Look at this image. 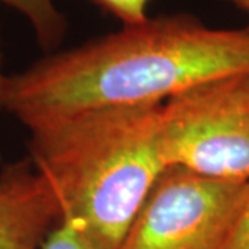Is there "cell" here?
I'll use <instances>...</instances> for the list:
<instances>
[{
  "label": "cell",
  "instance_id": "9c48e42d",
  "mask_svg": "<svg viewBox=\"0 0 249 249\" xmlns=\"http://www.w3.org/2000/svg\"><path fill=\"white\" fill-rule=\"evenodd\" d=\"M229 249H249V196Z\"/></svg>",
  "mask_w": 249,
  "mask_h": 249
},
{
  "label": "cell",
  "instance_id": "ba28073f",
  "mask_svg": "<svg viewBox=\"0 0 249 249\" xmlns=\"http://www.w3.org/2000/svg\"><path fill=\"white\" fill-rule=\"evenodd\" d=\"M42 249H97L71 223L60 222L47 235Z\"/></svg>",
  "mask_w": 249,
  "mask_h": 249
},
{
  "label": "cell",
  "instance_id": "52a82bcc",
  "mask_svg": "<svg viewBox=\"0 0 249 249\" xmlns=\"http://www.w3.org/2000/svg\"><path fill=\"white\" fill-rule=\"evenodd\" d=\"M98 6L107 13L112 14L124 27L139 25L148 19L147 7L150 0H94Z\"/></svg>",
  "mask_w": 249,
  "mask_h": 249
},
{
  "label": "cell",
  "instance_id": "8992f818",
  "mask_svg": "<svg viewBox=\"0 0 249 249\" xmlns=\"http://www.w3.org/2000/svg\"><path fill=\"white\" fill-rule=\"evenodd\" d=\"M0 4L9 6L25 17L37 43L45 50H52L61 43L67 32V21L54 0H0Z\"/></svg>",
  "mask_w": 249,
  "mask_h": 249
},
{
  "label": "cell",
  "instance_id": "7a4b0ae2",
  "mask_svg": "<svg viewBox=\"0 0 249 249\" xmlns=\"http://www.w3.org/2000/svg\"><path fill=\"white\" fill-rule=\"evenodd\" d=\"M162 104L86 109L29 130V160L53 190L60 222L97 249L122 248L165 169Z\"/></svg>",
  "mask_w": 249,
  "mask_h": 249
},
{
  "label": "cell",
  "instance_id": "30bf717a",
  "mask_svg": "<svg viewBox=\"0 0 249 249\" xmlns=\"http://www.w3.org/2000/svg\"><path fill=\"white\" fill-rule=\"evenodd\" d=\"M7 82H9V76L3 71V53H1V45H0V111L4 109V104H6Z\"/></svg>",
  "mask_w": 249,
  "mask_h": 249
},
{
  "label": "cell",
  "instance_id": "7c38bea8",
  "mask_svg": "<svg viewBox=\"0 0 249 249\" xmlns=\"http://www.w3.org/2000/svg\"><path fill=\"white\" fill-rule=\"evenodd\" d=\"M245 29H247V31H248V32H249V24H248V27L245 28Z\"/></svg>",
  "mask_w": 249,
  "mask_h": 249
},
{
  "label": "cell",
  "instance_id": "5b68a950",
  "mask_svg": "<svg viewBox=\"0 0 249 249\" xmlns=\"http://www.w3.org/2000/svg\"><path fill=\"white\" fill-rule=\"evenodd\" d=\"M60 220L57 198L32 160L0 172V249H42Z\"/></svg>",
  "mask_w": 249,
  "mask_h": 249
},
{
  "label": "cell",
  "instance_id": "3957f363",
  "mask_svg": "<svg viewBox=\"0 0 249 249\" xmlns=\"http://www.w3.org/2000/svg\"><path fill=\"white\" fill-rule=\"evenodd\" d=\"M160 148L165 168L249 181V72L208 80L166 100Z\"/></svg>",
  "mask_w": 249,
  "mask_h": 249
},
{
  "label": "cell",
  "instance_id": "6da1fadb",
  "mask_svg": "<svg viewBox=\"0 0 249 249\" xmlns=\"http://www.w3.org/2000/svg\"><path fill=\"white\" fill-rule=\"evenodd\" d=\"M249 72V32L205 27L188 14L46 55L9 76L4 109L28 130L86 109L162 104L196 85Z\"/></svg>",
  "mask_w": 249,
  "mask_h": 249
},
{
  "label": "cell",
  "instance_id": "8fae6325",
  "mask_svg": "<svg viewBox=\"0 0 249 249\" xmlns=\"http://www.w3.org/2000/svg\"><path fill=\"white\" fill-rule=\"evenodd\" d=\"M232 3L234 6H237L240 10H244L245 13H248L249 16V0H227Z\"/></svg>",
  "mask_w": 249,
  "mask_h": 249
},
{
  "label": "cell",
  "instance_id": "277c9868",
  "mask_svg": "<svg viewBox=\"0 0 249 249\" xmlns=\"http://www.w3.org/2000/svg\"><path fill=\"white\" fill-rule=\"evenodd\" d=\"M248 196L249 181L165 168L121 249H229Z\"/></svg>",
  "mask_w": 249,
  "mask_h": 249
}]
</instances>
